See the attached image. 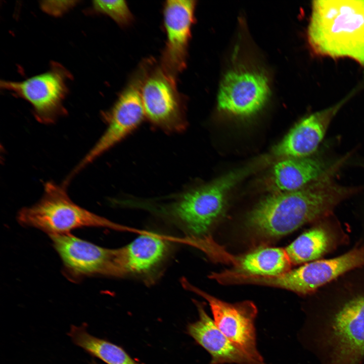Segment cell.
<instances>
[{
  "mask_svg": "<svg viewBox=\"0 0 364 364\" xmlns=\"http://www.w3.org/2000/svg\"><path fill=\"white\" fill-rule=\"evenodd\" d=\"M320 295L299 333L320 364L364 361V284Z\"/></svg>",
  "mask_w": 364,
  "mask_h": 364,
  "instance_id": "obj_1",
  "label": "cell"
},
{
  "mask_svg": "<svg viewBox=\"0 0 364 364\" xmlns=\"http://www.w3.org/2000/svg\"><path fill=\"white\" fill-rule=\"evenodd\" d=\"M341 164L336 162L302 189L276 192L263 199L248 215V228L262 237L278 238L332 215L338 205L359 190L335 181L334 176Z\"/></svg>",
  "mask_w": 364,
  "mask_h": 364,
  "instance_id": "obj_2",
  "label": "cell"
},
{
  "mask_svg": "<svg viewBox=\"0 0 364 364\" xmlns=\"http://www.w3.org/2000/svg\"><path fill=\"white\" fill-rule=\"evenodd\" d=\"M246 172H232L209 184L189 187L161 200L133 199L131 206L148 210L194 239L206 235L222 214L227 195Z\"/></svg>",
  "mask_w": 364,
  "mask_h": 364,
  "instance_id": "obj_3",
  "label": "cell"
},
{
  "mask_svg": "<svg viewBox=\"0 0 364 364\" xmlns=\"http://www.w3.org/2000/svg\"><path fill=\"white\" fill-rule=\"evenodd\" d=\"M315 53L364 67V1H314L307 31Z\"/></svg>",
  "mask_w": 364,
  "mask_h": 364,
  "instance_id": "obj_4",
  "label": "cell"
},
{
  "mask_svg": "<svg viewBox=\"0 0 364 364\" xmlns=\"http://www.w3.org/2000/svg\"><path fill=\"white\" fill-rule=\"evenodd\" d=\"M17 218L22 225L38 229L50 236L69 234L83 227L121 228L78 206L69 197L65 185L52 181L44 184L40 199L32 206L21 209Z\"/></svg>",
  "mask_w": 364,
  "mask_h": 364,
  "instance_id": "obj_5",
  "label": "cell"
},
{
  "mask_svg": "<svg viewBox=\"0 0 364 364\" xmlns=\"http://www.w3.org/2000/svg\"><path fill=\"white\" fill-rule=\"evenodd\" d=\"M141 72V94L145 117L154 127L166 133H178L188 126L186 106L178 92L175 78L150 60Z\"/></svg>",
  "mask_w": 364,
  "mask_h": 364,
  "instance_id": "obj_6",
  "label": "cell"
},
{
  "mask_svg": "<svg viewBox=\"0 0 364 364\" xmlns=\"http://www.w3.org/2000/svg\"><path fill=\"white\" fill-rule=\"evenodd\" d=\"M184 288L208 303L213 320L221 332L257 364H266L257 347L255 320L257 308L251 301L229 303L204 292L183 279Z\"/></svg>",
  "mask_w": 364,
  "mask_h": 364,
  "instance_id": "obj_7",
  "label": "cell"
},
{
  "mask_svg": "<svg viewBox=\"0 0 364 364\" xmlns=\"http://www.w3.org/2000/svg\"><path fill=\"white\" fill-rule=\"evenodd\" d=\"M145 118L139 70L111 110L105 114L107 124L105 132L73 169L69 178L125 139L138 128Z\"/></svg>",
  "mask_w": 364,
  "mask_h": 364,
  "instance_id": "obj_8",
  "label": "cell"
},
{
  "mask_svg": "<svg viewBox=\"0 0 364 364\" xmlns=\"http://www.w3.org/2000/svg\"><path fill=\"white\" fill-rule=\"evenodd\" d=\"M364 266V245L328 259L307 262L298 268L274 276L273 287L298 294H311L345 274Z\"/></svg>",
  "mask_w": 364,
  "mask_h": 364,
  "instance_id": "obj_9",
  "label": "cell"
},
{
  "mask_svg": "<svg viewBox=\"0 0 364 364\" xmlns=\"http://www.w3.org/2000/svg\"><path fill=\"white\" fill-rule=\"evenodd\" d=\"M67 73L61 66L22 81H2L1 86L28 101L36 120L53 123L65 113Z\"/></svg>",
  "mask_w": 364,
  "mask_h": 364,
  "instance_id": "obj_10",
  "label": "cell"
},
{
  "mask_svg": "<svg viewBox=\"0 0 364 364\" xmlns=\"http://www.w3.org/2000/svg\"><path fill=\"white\" fill-rule=\"evenodd\" d=\"M50 237L69 279L94 275L114 277L116 249L99 246L70 233Z\"/></svg>",
  "mask_w": 364,
  "mask_h": 364,
  "instance_id": "obj_11",
  "label": "cell"
},
{
  "mask_svg": "<svg viewBox=\"0 0 364 364\" xmlns=\"http://www.w3.org/2000/svg\"><path fill=\"white\" fill-rule=\"evenodd\" d=\"M270 94L268 81L261 72L238 70L223 77L217 96L219 110L230 114L248 116L259 111Z\"/></svg>",
  "mask_w": 364,
  "mask_h": 364,
  "instance_id": "obj_12",
  "label": "cell"
},
{
  "mask_svg": "<svg viewBox=\"0 0 364 364\" xmlns=\"http://www.w3.org/2000/svg\"><path fill=\"white\" fill-rule=\"evenodd\" d=\"M195 7L192 0H168L164 4L166 40L160 65L175 78L186 66Z\"/></svg>",
  "mask_w": 364,
  "mask_h": 364,
  "instance_id": "obj_13",
  "label": "cell"
},
{
  "mask_svg": "<svg viewBox=\"0 0 364 364\" xmlns=\"http://www.w3.org/2000/svg\"><path fill=\"white\" fill-rule=\"evenodd\" d=\"M170 244L166 238L145 232L125 246L117 248L116 277L134 276L152 280L166 260Z\"/></svg>",
  "mask_w": 364,
  "mask_h": 364,
  "instance_id": "obj_14",
  "label": "cell"
},
{
  "mask_svg": "<svg viewBox=\"0 0 364 364\" xmlns=\"http://www.w3.org/2000/svg\"><path fill=\"white\" fill-rule=\"evenodd\" d=\"M340 106L338 105L300 120L275 147L274 154L284 158L309 157L317 149Z\"/></svg>",
  "mask_w": 364,
  "mask_h": 364,
  "instance_id": "obj_15",
  "label": "cell"
},
{
  "mask_svg": "<svg viewBox=\"0 0 364 364\" xmlns=\"http://www.w3.org/2000/svg\"><path fill=\"white\" fill-rule=\"evenodd\" d=\"M194 303L199 318L188 325L187 331L209 353L210 364H257L221 332L201 303Z\"/></svg>",
  "mask_w": 364,
  "mask_h": 364,
  "instance_id": "obj_16",
  "label": "cell"
},
{
  "mask_svg": "<svg viewBox=\"0 0 364 364\" xmlns=\"http://www.w3.org/2000/svg\"><path fill=\"white\" fill-rule=\"evenodd\" d=\"M331 216L317 221L285 248L292 264L318 260L343 242L344 233Z\"/></svg>",
  "mask_w": 364,
  "mask_h": 364,
  "instance_id": "obj_17",
  "label": "cell"
},
{
  "mask_svg": "<svg viewBox=\"0 0 364 364\" xmlns=\"http://www.w3.org/2000/svg\"><path fill=\"white\" fill-rule=\"evenodd\" d=\"M328 168L315 158H284L273 167L272 185L277 193L296 191L316 179Z\"/></svg>",
  "mask_w": 364,
  "mask_h": 364,
  "instance_id": "obj_18",
  "label": "cell"
},
{
  "mask_svg": "<svg viewBox=\"0 0 364 364\" xmlns=\"http://www.w3.org/2000/svg\"><path fill=\"white\" fill-rule=\"evenodd\" d=\"M292 263L285 248H261L239 258L237 271L259 276H275L290 270Z\"/></svg>",
  "mask_w": 364,
  "mask_h": 364,
  "instance_id": "obj_19",
  "label": "cell"
},
{
  "mask_svg": "<svg viewBox=\"0 0 364 364\" xmlns=\"http://www.w3.org/2000/svg\"><path fill=\"white\" fill-rule=\"evenodd\" d=\"M68 335L74 344L107 364H140L121 347L91 335L84 324L71 325Z\"/></svg>",
  "mask_w": 364,
  "mask_h": 364,
  "instance_id": "obj_20",
  "label": "cell"
},
{
  "mask_svg": "<svg viewBox=\"0 0 364 364\" xmlns=\"http://www.w3.org/2000/svg\"><path fill=\"white\" fill-rule=\"evenodd\" d=\"M93 5L97 12L108 16L120 26L129 25L133 20V15L124 1H95Z\"/></svg>",
  "mask_w": 364,
  "mask_h": 364,
  "instance_id": "obj_21",
  "label": "cell"
},
{
  "mask_svg": "<svg viewBox=\"0 0 364 364\" xmlns=\"http://www.w3.org/2000/svg\"><path fill=\"white\" fill-rule=\"evenodd\" d=\"M77 3L74 1H45L40 3V7L46 13L59 16L73 7Z\"/></svg>",
  "mask_w": 364,
  "mask_h": 364,
  "instance_id": "obj_22",
  "label": "cell"
},
{
  "mask_svg": "<svg viewBox=\"0 0 364 364\" xmlns=\"http://www.w3.org/2000/svg\"><path fill=\"white\" fill-rule=\"evenodd\" d=\"M91 364H98V363H97V362H96V361H92Z\"/></svg>",
  "mask_w": 364,
  "mask_h": 364,
  "instance_id": "obj_23",
  "label": "cell"
}]
</instances>
